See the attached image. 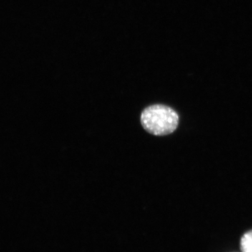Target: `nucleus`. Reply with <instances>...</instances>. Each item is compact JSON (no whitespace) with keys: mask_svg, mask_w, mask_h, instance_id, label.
Instances as JSON below:
<instances>
[{"mask_svg":"<svg viewBox=\"0 0 252 252\" xmlns=\"http://www.w3.org/2000/svg\"><path fill=\"white\" fill-rule=\"evenodd\" d=\"M178 114L171 107L154 104L146 107L141 114L140 122L144 130L156 136L170 135L179 125Z\"/></svg>","mask_w":252,"mask_h":252,"instance_id":"f257e3e1","label":"nucleus"},{"mask_svg":"<svg viewBox=\"0 0 252 252\" xmlns=\"http://www.w3.org/2000/svg\"><path fill=\"white\" fill-rule=\"evenodd\" d=\"M240 248L243 252H252V230L243 235L240 242Z\"/></svg>","mask_w":252,"mask_h":252,"instance_id":"f03ea898","label":"nucleus"}]
</instances>
